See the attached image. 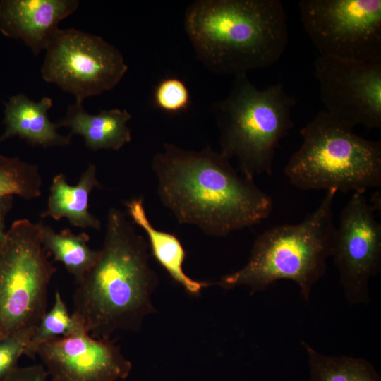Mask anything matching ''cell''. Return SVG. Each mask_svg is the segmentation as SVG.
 <instances>
[{
	"mask_svg": "<svg viewBox=\"0 0 381 381\" xmlns=\"http://www.w3.org/2000/svg\"><path fill=\"white\" fill-rule=\"evenodd\" d=\"M210 147L199 151L164 143L152 160L161 202L181 224L222 237L267 219L270 195Z\"/></svg>",
	"mask_w": 381,
	"mask_h": 381,
	"instance_id": "1",
	"label": "cell"
},
{
	"mask_svg": "<svg viewBox=\"0 0 381 381\" xmlns=\"http://www.w3.org/2000/svg\"><path fill=\"white\" fill-rule=\"evenodd\" d=\"M149 245L119 209L107 213L102 247L95 265L76 282L73 314L89 334L109 339L118 330L138 332L155 311L151 296L158 278L149 264Z\"/></svg>",
	"mask_w": 381,
	"mask_h": 381,
	"instance_id": "2",
	"label": "cell"
},
{
	"mask_svg": "<svg viewBox=\"0 0 381 381\" xmlns=\"http://www.w3.org/2000/svg\"><path fill=\"white\" fill-rule=\"evenodd\" d=\"M183 26L196 58L219 75L269 67L289 43L279 0H196L185 11Z\"/></svg>",
	"mask_w": 381,
	"mask_h": 381,
	"instance_id": "3",
	"label": "cell"
},
{
	"mask_svg": "<svg viewBox=\"0 0 381 381\" xmlns=\"http://www.w3.org/2000/svg\"><path fill=\"white\" fill-rule=\"evenodd\" d=\"M336 193L327 191L319 206L299 223L265 231L255 240L247 263L211 284L225 289L245 286L255 294L279 280L288 279L298 285L304 301H308L332 255Z\"/></svg>",
	"mask_w": 381,
	"mask_h": 381,
	"instance_id": "4",
	"label": "cell"
},
{
	"mask_svg": "<svg viewBox=\"0 0 381 381\" xmlns=\"http://www.w3.org/2000/svg\"><path fill=\"white\" fill-rule=\"evenodd\" d=\"M295 105L282 83L260 90L247 75L234 77L228 95L212 108L220 152L236 159L240 174L248 179L272 174L276 150L294 126Z\"/></svg>",
	"mask_w": 381,
	"mask_h": 381,
	"instance_id": "5",
	"label": "cell"
},
{
	"mask_svg": "<svg viewBox=\"0 0 381 381\" xmlns=\"http://www.w3.org/2000/svg\"><path fill=\"white\" fill-rule=\"evenodd\" d=\"M303 142L284 167L297 188L364 193L381 185V144L361 138L320 111L301 130Z\"/></svg>",
	"mask_w": 381,
	"mask_h": 381,
	"instance_id": "6",
	"label": "cell"
},
{
	"mask_svg": "<svg viewBox=\"0 0 381 381\" xmlns=\"http://www.w3.org/2000/svg\"><path fill=\"white\" fill-rule=\"evenodd\" d=\"M44 248L37 223L14 221L0 242V340L35 328L47 312L56 268Z\"/></svg>",
	"mask_w": 381,
	"mask_h": 381,
	"instance_id": "7",
	"label": "cell"
},
{
	"mask_svg": "<svg viewBox=\"0 0 381 381\" xmlns=\"http://www.w3.org/2000/svg\"><path fill=\"white\" fill-rule=\"evenodd\" d=\"M298 8L320 55L354 62L381 59V0H301Z\"/></svg>",
	"mask_w": 381,
	"mask_h": 381,
	"instance_id": "8",
	"label": "cell"
},
{
	"mask_svg": "<svg viewBox=\"0 0 381 381\" xmlns=\"http://www.w3.org/2000/svg\"><path fill=\"white\" fill-rule=\"evenodd\" d=\"M45 51L42 79L72 94L79 103L113 89L128 71L117 48L75 28H59Z\"/></svg>",
	"mask_w": 381,
	"mask_h": 381,
	"instance_id": "9",
	"label": "cell"
},
{
	"mask_svg": "<svg viewBox=\"0 0 381 381\" xmlns=\"http://www.w3.org/2000/svg\"><path fill=\"white\" fill-rule=\"evenodd\" d=\"M363 193H353L335 226L332 255L345 297L352 305L370 300L369 282L381 265V224Z\"/></svg>",
	"mask_w": 381,
	"mask_h": 381,
	"instance_id": "10",
	"label": "cell"
},
{
	"mask_svg": "<svg viewBox=\"0 0 381 381\" xmlns=\"http://www.w3.org/2000/svg\"><path fill=\"white\" fill-rule=\"evenodd\" d=\"M315 76L329 115L351 129L381 128V59L354 62L320 55Z\"/></svg>",
	"mask_w": 381,
	"mask_h": 381,
	"instance_id": "11",
	"label": "cell"
},
{
	"mask_svg": "<svg viewBox=\"0 0 381 381\" xmlns=\"http://www.w3.org/2000/svg\"><path fill=\"white\" fill-rule=\"evenodd\" d=\"M36 355L52 381H117L132 369L116 340L94 338L85 329L42 344Z\"/></svg>",
	"mask_w": 381,
	"mask_h": 381,
	"instance_id": "12",
	"label": "cell"
},
{
	"mask_svg": "<svg viewBox=\"0 0 381 381\" xmlns=\"http://www.w3.org/2000/svg\"><path fill=\"white\" fill-rule=\"evenodd\" d=\"M78 6V0H4L0 1V31L21 40L38 56L59 29V23Z\"/></svg>",
	"mask_w": 381,
	"mask_h": 381,
	"instance_id": "13",
	"label": "cell"
},
{
	"mask_svg": "<svg viewBox=\"0 0 381 381\" xmlns=\"http://www.w3.org/2000/svg\"><path fill=\"white\" fill-rule=\"evenodd\" d=\"M52 104L49 97H44L37 102L23 93L10 97L5 104V131L0 137V143L18 136L32 146L47 148L69 145L71 136L60 134L58 123L49 118L48 111Z\"/></svg>",
	"mask_w": 381,
	"mask_h": 381,
	"instance_id": "14",
	"label": "cell"
},
{
	"mask_svg": "<svg viewBox=\"0 0 381 381\" xmlns=\"http://www.w3.org/2000/svg\"><path fill=\"white\" fill-rule=\"evenodd\" d=\"M132 115L126 109L102 110L96 114L88 113L83 103L70 104L66 116L58 122L60 127L70 128L69 135H80L87 148L119 150L131 141L128 122Z\"/></svg>",
	"mask_w": 381,
	"mask_h": 381,
	"instance_id": "15",
	"label": "cell"
},
{
	"mask_svg": "<svg viewBox=\"0 0 381 381\" xmlns=\"http://www.w3.org/2000/svg\"><path fill=\"white\" fill-rule=\"evenodd\" d=\"M101 188L95 164L89 163L74 186L68 184L66 176L59 173L52 179L47 208L40 217L56 221L66 218L71 226L100 231L101 222L89 210V196L95 188Z\"/></svg>",
	"mask_w": 381,
	"mask_h": 381,
	"instance_id": "16",
	"label": "cell"
},
{
	"mask_svg": "<svg viewBox=\"0 0 381 381\" xmlns=\"http://www.w3.org/2000/svg\"><path fill=\"white\" fill-rule=\"evenodd\" d=\"M125 206L133 222L147 234L152 255L174 281L193 295L211 286V282L194 280L184 272L183 265L186 253L180 240L174 234L159 231L152 226L147 216L143 198L128 200L125 202Z\"/></svg>",
	"mask_w": 381,
	"mask_h": 381,
	"instance_id": "17",
	"label": "cell"
},
{
	"mask_svg": "<svg viewBox=\"0 0 381 381\" xmlns=\"http://www.w3.org/2000/svg\"><path fill=\"white\" fill-rule=\"evenodd\" d=\"M37 226L44 248L53 255L54 261L65 267L75 282L80 280L96 262L99 250L90 248V236L86 232L76 234L68 229H64L57 233L50 226L44 224L42 220L39 221Z\"/></svg>",
	"mask_w": 381,
	"mask_h": 381,
	"instance_id": "18",
	"label": "cell"
},
{
	"mask_svg": "<svg viewBox=\"0 0 381 381\" xmlns=\"http://www.w3.org/2000/svg\"><path fill=\"white\" fill-rule=\"evenodd\" d=\"M310 368V381H381L373 365L368 361L348 356L321 353L306 341Z\"/></svg>",
	"mask_w": 381,
	"mask_h": 381,
	"instance_id": "19",
	"label": "cell"
},
{
	"mask_svg": "<svg viewBox=\"0 0 381 381\" xmlns=\"http://www.w3.org/2000/svg\"><path fill=\"white\" fill-rule=\"evenodd\" d=\"M42 186L36 164L0 153V198L17 195L27 200L35 199L42 194Z\"/></svg>",
	"mask_w": 381,
	"mask_h": 381,
	"instance_id": "20",
	"label": "cell"
},
{
	"mask_svg": "<svg viewBox=\"0 0 381 381\" xmlns=\"http://www.w3.org/2000/svg\"><path fill=\"white\" fill-rule=\"evenodd\" d=\"M85 329L79 319L70 314L59 291L54 295L52 308L45 313L35 327L25 350V355L34 358L37 348L43 343L54 338L71 334Z\"/></svg>",
	"mask_w": 381,
	"mask_h": 381,
	"instance_id": "21",
	"label": "cell"
},
{
	"mask_svg": "<svg viewBox=\"0 0 381 381\" xmlns=\"http://www.w3.org/2000/svg\"><path fill=\"white\" fill-rule=\"evenodd\" d=\"M153 102L160 110L177 114L188 108L190 96L183 80L176 77H168L160 80L155 87Z\"/></svg>",
	"mask_w": 381,
	"mask_h": 381,
	"instance_id": "22",
	"label": "cell"
},
{
	"mask_svg": "<svg viewBox=\"0 0 381 381\" xmlns=\"http://www.w3.org/2000/svg\"><path fill=\"white\" fill-rule=\"evenodd\" d=\"M35 328L16 332L0 340V381L18 367Z\"/></svg>",
	"mask_w": 381,
	"mask_h": 381,
	"instance_id": "23",
	"label": "cell"
},
{
	"mask_svg": "<svg viewBox=\"0 0 381 381\" xmlns=\"http://www.w3.org/2000/svg\"><path fill=\"white\" fill-rule=\"evenodd\" d=\"M48 373L42 365L16 367L2 381H47Z\"/></svg>",
	"mask_w": 381,
	"mask_h": 381,
	"instance_id": "24",
	"label": "cell"
},
{
	"mask_svg": "<svg viewBox=\"0 0 381 381\" xmlns=\"http://www.w3.org/2000/svg\"><path fill=\"white\" fill-rule=\"evenodd\" d=\"M14 196L8 195L0 198V242L4 238L6 230V218L13 207Z\"/></svg>",
	"mask_w": 381,
	"mask_h": 381,
	"instance_id": "25",
	"label": "cell"
}]
</instances>
